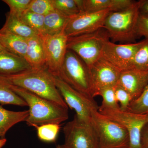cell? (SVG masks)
I'll list each match as a JSON object with an SVG mask.
<instances>
[{"label":"cell","mask_w":148,"mask_h":148,"mask_svg":"<svg viewBox=\"0 0 148 148\" xmlns=\"http://www.w3.org/2000/svg\"><path fill=\"white\" fill-rule=\"evenodd\" d=\"M12 85L69 109L46 66L8 76H2Z\"/></svg>","instance_id":"cell-1"},{"label":"cell","mask_w":148,"mask_h":148,"mask_svg":"<svg viewBox=\"0 0 148 148\" xmlns=\"http://www.w3.org/2000/svg\"><path fill=\"white\" fill-rule=\"evenodd\" d=\"M9 84L11 89L29 107V116L25 121L29 126L36 128L43 125L61 124L69 119V109L21 88Z\"/></svg>","instance_id":"cell-2"},{"label":"cell","mask_w":148,"mask_h":148,"mask_svg":"<svg viewBox=\"0 0 148 148\" xmlns=\"http://www.w3.org/2000/svg\"><path fill=\"white\" fill-rule=\"evenodd\" d=\"M140 4V1H134L127 8L109 13L105 20L104 29L113 42L130 43L138 37Z\"/></svg>","instance_id":"cell-3"},{"label":"cell","mask_w":148,"mask_h":148,"mask_svg":"<svg viewBox=\"0 0 148 148\" xmlns=\"http://www.w3.org/2000/svg\"><path fill=\"white\" fill-rule=\"evenodd\" d=\"M56 77L81 93L92 98L95 97L90 69L73 51L67 50Z\"/></svg>","instance_id":"cell-4"},{"label":"cell","mask_w":148,"mask_h":148,"mask_svg":"<svg viewBox=\"0 0 148 148\" xmlns=\"http://www.w3.org/2000/svg\"><path fill=\"white\" fill-rule=\"evenodd\" d=\"M90 123L98 137L100 148H129L127 130L98 110L91 114Z\"/></svg>","instance_id":"cell-5"},{"label":"cell","mask_w":148,"mask_h":148,"mask_svg":"<svg viewBox=\"0 0 148 148\" xmlns=\"http://www.w3.org/2000/svg\"><path fill=\"white\" fill-rule=\"evenodd\" d=\"M104 28L96 32L68 38L67 48L73 51L88 67L101 57L105 43L110 40Z\"/></svg>","instance_id":"cell-6"},{"label":"cell","mask_w":148,"mask_h":148,"mask_svg":"<svg viewBox=\"0 0 148 148\" xmlns=\"http://www.w3.org/2000/svg\"><path fill=\"white\" fill-rule=\"evenodd\" d=\"M98 111L121 125L129 134V148H143L141 144V133L144 127L148 123V115L140 114L120 109H112L99 106Z\"/></svg>","instance_id":"cell-7"},{"label":"cell","mask_w":148,"mask_h":148,"mask_svg":"<svg viewBox=\"0 0 148 148\" xmlns=\"http://www.w3.org/2000/svg\"><path fill=\"white\" fill-rule=\"evenodd\" d=\"M52 76L57 89L68 107L75 110L78 119L90 123L92 112L98 110L99 108L94 98L79 92L58 77Z\"/></svg>","instance_id":"cell-8"},{"label":"cell","mask_w":148,"mask_h":148,"mask_svg":"<svg viewBox=\"0 0 148 148\" xmlns=\"http://www.w3.org/2000/svg\"><path fill=\"white\" fill-rule=\"evenodd\" d=\"M64 145L70 148H100L98 137L90 123L73 119L63 127Z\"/></svg>","instance_id":"cell-9"},{"label":"cell","mask_w":148,"mask_h":148,"mask_svg":"<svg viewBox=\"0 0 148 148\" xmlns=\"http://www.w3.org/2000/svg\"><path fill=\"white\" fill-rule=\"evenodd\" d=\"M40 36L45 53L46 67L51 75L57 76L68 50V37L64 31L54 35Z\"/></svg>","instance_id":"cell-10"},{"label":"cell","mask_w":148,"mask_h":148,"mask_svg":"<svg viewBox=\"0 0 148 148\" xmlns=\"http://www.w3.org/2000/svg\"><path fill=\"white\" fill-rule=\"evenodd\" d=\"M143 43L142 40L138 42L117 44L110 40L105 43L101 57L120 71L133 69L135 54Z\"/></svg>","instance_id":"cell-11"},{"label":"cell","mask_w":148,"mask_h":148,"mask_svg":"<svg viewBox=\"0 0 148 148\" xmlns=\"http://www.w3.org/2000/svg\"><path fill=\"white\" fill-rule=\"evenodd\" d=\"M110 10L81 12L70 17L64 32L68 38L90 34L104 28Z\"/></svg>","instance_id":"cell-12"},{"label":"cell","mask_w":148,"mask_h":148,"mask_svg":"<svg viewBox=\"0 0 148 148\" xmlns=\"http://www.w3.org/2000/svg\"><path fill=\"white\" fill-rule=\"evenodd\" d=\"M93 82L95 97L100 90L114 87L118 83L121 71L101 57L89 67Z\"/></svg>","instance_id":"cell-13"},{"label":"cell","mask_w":148,"mask_h":148,"mask_svg":"<svg viewBox=\"0 0 148 148\" xmlns=\"http://www.w3.org/2000/svg\"><path fill=\"white\" fill-rule=\"evenodd\" d=\"M148 84V71L132 69L121 72L118 84L127 90L132 101L138 98Z\"/></svg>","instance_id":"cell-14"},{"label":"cell","mask_w":148,"mask_h":148,"mask_svg":"<svg viewBox=\"0 0 148 148\" xmlns=\"http://www.w3.org/2000/svg\"><path fill=\"white\" fill-rule=\"evenodd\" d=\"M31 69L24 58L6 50L0 52V76L14 75Z\"/></svg>","instance_id":"cell-15"},{"label":"cell","mask_w":148,"mask_h":148,"mask_svg":"<svg viewBox=\"0 0 148 148\" xmlns=\"http://www.w3.org/2000/svg\"><path fill=\"white\" fill-rule=\"evenodd\" d=\"M27 48L25 59L33 69L45 66V56L42 40L36 35L27 39Z\"/></svg>","instance_id":"cell-16"},{"label":"cell","mask_w":148,"mask_h":148,"mask_svg":"<svg viewBox=\"0 0 148 148\" xmlns=\"http://www.w3.org/2000/svg\"><path fill=\"white\" fill-rule=\"evenodd\" d=\"M131 0H82V12L116 11L132 5Z\"/></svg>","instance_id":"cell-17"},{"label":"cell","mask_w":148,"mask_h":148,"mask_svg":"<svg viewBox=\"0 0 148 148\" xmlns=\"http://www.w3.org/2000/svg\"><path fill=\"white\" fill-rule=\"evenodd\" d=\"M0 30L26 39L38 35L22 21L20 16L13 14L10 12L6 14L5 23Z\"/></svg>","instance_id":"cell-18"},{"label":"cell","mask_w":148,"mask_h":148,"mask_svg":"<svg viewBox=\"0 0 148 148\" xmlns=\"http://www.w3.org/2000/svg\"><path fill=\"white\" fill-rule=\"evenodd\" d=\"M0 43L6 50L25 59L27 39L0 30Z\"/></svg>","instance_id":"cell-19"},{"label":"cell","mask_w":148,"mask_h":148,"mask_svg":"<svg viewBox=\"0 0 148 148\" xmlns=\"http://www.w3.org/2000/svg\"><path fill=\"white\" fill-rule=\"evenodd\" d=\"M29 115V110H9L0 106V138H5L9 130L18 123L25 121Z\"/></svg>","instance_id":"cell-20"},{"label":"cell","mask_w":148,"mask_h":148,"mask_svg":"<svg viewBox=\"0 0 148 148\" xmlns=\"http://www.w3.org/2000/svg\"><path fill=\"white\" fill-rule=\"evenodd\" d=\"M70 17L54 10L45 16V35H54L65 30Z\"/></svg>","instance_id":"cell-21"},{"label":"cell","mask_w":148,"mask_h":148,"mask_svg":"<svg viewBox=\"0 0 148 148\" xmlns=\"http://www.w3.org/2000/svg\"><path fill=\"white\" fill-rule=\"evenodd\" d=\"M0 104L28 106L25 101L11 89L8 82L2 76H0Z\"/></svg>","instance_id":"cell-22"},{"label":"cell","mask_w":148,"mask_h":148,"mask_svg":"<svg viewBox=\"0 0 148 148\" xmlns=\"http://www.w3.org/2000/svg\"><path fill=\"white\" fill-rule=\"evenodd\" d=\"M22 21L39 36L45 35V16L26 11L20 16Z\"/></svg>","instance_id":"cell-23"},{"label":"cell","mask_w":148,"mask_h":148,"mask_svg":"<svg viewBox=\"0 0 148 148\" xmlns=\"http://www.w3.org/2000/svg\"><path fill=\"white\" fill-rule=\"evenodd\" d=\"M61 124H47L36 127L37 135L41 141L53 143L56 141L60 132Z\"/></svg>","instance_id":"cell-24"},{"label":"cell","mask_w":148,"mask_h":148,"mask_svg":"<svg viewBox=\"0 0 148 148\" xmlns=\"http://www.w3.org/2000/svg\"><path fill=\"white\" fill-rule=\"evenodd\" d=\"M54 9L71 17L81 12L79 0H52Z\"/></svg>","instance_id":"cell-25"},{"label":"cell","mask_w":148,"mask_h":148,"mask_svg":"<svg viewBox=\"0 0 148 148\" xmlns=\"http://www.w3.org/2000/svg\"><path fill=\"white\" fill-rule=\"evenodd\" d=\"M127 111L140 114L148 115V84L140 96L131 101Z\"/></svg>","instance_id":"cell-26"},{"label":"cell","mask_w":148,"mask_h":148,"mask_svg":"<svg viewBox=\"0 0 148 148\" xmlns=\"http://www.w3.org/2000/svg\"><path fill=\"white\" fill-rule=\"evenodd\" d=\"M133 67V69L148 71V38L143 40V44L136 52Z\"/></svg>","instance_id":"cell-27"},{"label":"cell","mask_w":148,"mask_h":148,"mask_svg":"<svg viewBox=\"0 0 148 148\" xmlns=\"http://www.w3.org/2000/svg\"><path fill=\"white\" fill-rule=\"evenodd\" d=\"M54 10L52 0H32L27 11L45 16Z\"/></svg>","instance_id":"cell-28"},{"label":"cell","mask_w":148,"mask_h":148,"mask_svg":"<svg viewBox=\"0 0 148 148\" xmlns=\"http://www.w3.org/2000/svg\"><path fill=\"white\" fill-rule=\"evenodd\" d=\"M103 98L101 106L112 109H119V104L116 98L114 87H108L100 90L99 95Z\"/></svg>","instance_id":"cell-29"},{"label":"cell","mask_w":148,"mask_h":148,"mask_svg":"<svg viewBox=\"0 0 148 148\" xmlns=\"http://www.w3.org/2000/svg\"><path fill=\"white\" fill-rule=\"evenodd\" d=\"M116 98L119 105L120 109L122 111H127L130 104L132 101L129 92L118 84L114 87Z\"/></svg>","instance_id":"cell-30"},{"label":"cell","mask_w":148,"mask_h":148,"mask_svg":"<svg viewBox=\"0 0 148 148\" xmlns=\"http://www.w3.org/2000/svg\"><path fill=\"white\" fill-rule=\"evenodd\" d=\"M3 1L8 6L10 12L20 16L27 10L32 0H3Z\"/></svg>","instance_id":"cell-31"},{"label":"cell","mask_w":148,"mask_h":148,"mask_svg":"<svg viewBox=\"0 0 148 148\" xmlns=\"http://www.w3.org/2000/svg\"><path fill=\"white\" fill-rule=\"evenodd\" d=\"M137 33L138 36L148 38V16L140 14L138 20Z\"/></svg>","instance_id":"cell-32"},{"label":"cell","mask_w":148,"mask_h":148,"mask_svg":"<svg viewBox=\"0 0 148 148\" xmlns=\"http://www.w3.org/2000/svg\"><path fill=\"white\" fill-rule=\"evenodd\" d=\"M141 144L143 148H148V123L144 127L142 130Z\"/></svg>","instance_id":"cell-33"},{"label":"cell","mask_w":148,"mask_h":148,"mask_svg":"<svg viewBox=\"0 0 148 148\" xmlns=\"http://www.w3.org/2000/svg\"><path fill=\"white\" fill-rule=\"evenodd\" d=\"M140 14L148 16V0L140 1Z\"/></svg>","instance_id":"cell-34"},{"label":"cell","mask_w":148,"mask_h":148,"mask_svg":"<svg viewBox=\"0 0 148 148\" xmlns=\"http://www.w3.org/2000/svg\"><path fill=\"white\" fill-rule=\"evenodd\" d=\"M7 142V140L5 138H1L0 139V148H1L5 145Z\"/></svg>","instance_id":"cell-35"},{"label":"cell","mask_w":148,"mask_h":148,"mask_svg":"<svg viewBox=\"0 0 148 148\" xmlns=\"http://www.w3.org/2000/svg\"><path fill=\"white\" fill-rule=\"evenodd\" d=\"M56 148H70L68 147H66V145L63 144V145H58L56 146Z\"/></svg>","instance_id":"cell-36"},{"label":"cell","mask_w":148,"mask_h":148,"mask_svg":"<svg viewBox=\"0 0 148 148\" xmlns=\"http://www.w3.org/2000/svg\"><path fill=\"white\" fill-rule=\"evenodd\" d=\"M5 50V49L4 48V47H3V46L1 45V43H0V52H1V51H3Z\"/></svg>","instance_id":"cell-37"}]
</instances>
